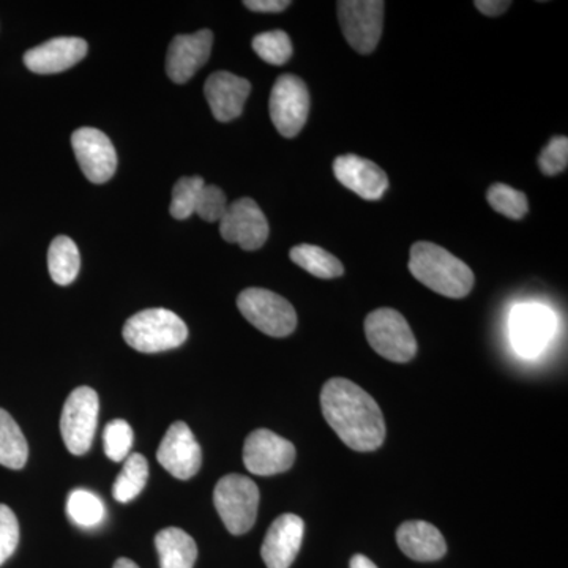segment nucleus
<instances>
[{"label": "nucleus", "instance_id": "8", "mask_svg": "<svg viewBox=\"0 0 568 568\" xmlns=\"http://www.w3.org/2000/svg\"><path fill=\"white\" fill-rule=\"evenodd\" d=\"M384 9L383 0H339L336 3L343 36L358 54L376 50L383 36Z\"/></svg>", "mask_w": 568, "mask_h": 568}, {"label": "nucleus", "instance_id": "2", "mask_svg": "<svg viewBox=\"0 0 568 568\" xmlns=\"http://www.w3.org/2000/svg\"><path fill=\"white\" fill-rule=\"evenodd\" d=\"M409 271L424 286L448 298L466 297L476 283L469 265L432 242L410 246Z\"/></svg>", "mask_w": 568, "mask_h": 568}, {"label": "nucleus", "instance_id": "14", "mask_svg": "<svg viewBox=\"0 0 568 568\" xmlns=\"http://www.w3.org/2000/svg\"><path fill=\"white\" fill-rule=\"evenodd\" d=\"M71 148L82 173L92 183L110 181L118 170V153L114 145L100 130L89 126L77 130L71 134Z\"/></svg>", "mask_w": 568, "mask_h": 568}, {"label": "nucleus", "instance_id": "3", "mask_svg": "<svg viewBox=\"0 0 568 568\" xmlns=\"http://www.w3.org/2000/svg\"><path fill=\"white\" fill-rule=\"evenodd\" d=\"M122 334L126 345L138 353L155 354L182 346L189 328L171 310L149 308L130 317Z\"/></svg>", "mask_w": 568, "mask_h": 568}, {"label": "nucleus", "instance_id": "23", "mask_svg": "<svg viewBox=\"0 0 568 568\" xmlns=\"http://www.w3.org/2000/svg\"><path fill=\"white\" fill-rule=\"evenodd\" d=\"M29 446L20 425L7 410L0 409V465L22 469L28 463Z\"/></svg>", "mask_w": 568, "mask_h": 568}, {"label": "nucleus", "instance_id": "25", "mask_svg": "<svg viewBox=\"0 0 568 568\" xmlns=\"http://www.w3.org/2000/svg\"><path fill=\"white\" fill-rule=\"evenodd\" d=\"M149 478V463L141 454L129 455L121 474L115 478L112 496L119 503H132L141 495Z\"/></svg>", "mask_w": 568, "mask_h": 568}, {"label": "nucleus", "instance_id": "34", "mask_svg": "<svg viewBox=\"0 0 568 568\" xmlns=\"http://www.w3.org/2000/svg\"><path fill=\"white\" fill-rule=\"evenodd\" d=\"M246 9L257 13H280L291 7L290 0H245Z\"/></svg>", "mask_w": 568, "mask_h": 568}, {"label": "nucleus", "instance_id": "18", "mask_svg": "<svg viewBox=\"0 0 568 568\" xmlns=\"http://www.w3.org/2000/svg\"><path fill=\"white\" fill-rule=\"evenodd\" d=\"M304 519L294 514H284L275 519L265 534L261 556L267 568H290L297 558L304 540Z\"/></svg>", "mask_w": 568, "mask_h": 568}, {"label": "nucleus", "instance_id": "36", "mask_svg": "<svg viewBox=\"0 0 568 568\" xmlns=\"http://www.w3.org/2000/svg\"><path fill=\"white\" fill-rule=\"evenodd\" d=\"M351 568H377L372 559L366 558L364 555H355L351 559Z\"/></svg>", "mask_w": 568, "mask_h": 568}, {"label": "nucleus", "instance_id": "33", "mask_svg": "<svg viewBox=\"0 0 568 568\" xmlns=\"http://www.w3.org/2000/svg\"><path fill=\"white\" fill-rule=\"evenodd\" d=\"M568 164V140L566 136H555L538 156V166L545 175L564 173Z\"/></svg>", "mask_w": 568, "mask_h": 568}, {"label": "nucleus", "instance_id": "10", "mask_svg": "<svg viewBox=\"0 0 568 568\" xmlns=\"http://www.w3.org/2000/svg\"><path fill=\"white\" fill-rule=\"evenodd\" d=\"M556 317L540 304L517 305L510 315V342L526 358L537 357L555 334Z\"/></svg>", "mask_w": 568, "mask_h": 568}, {"label": "nucleus", "instance_id": "6", "mask_svg": "<svg viewBox=\"0 0 568 568\" xmlns=\"http://www.w3.org/2000/svg\"><path fill=\"white\" fill-rule=\"evenodd\" d=\"M365 335L369 346L381 357L396 364H406L417 354V342L402 313L392 308H379L365 320Z\"/></svg>", "mask_w": 568, "mask_h": 568}, {"label": "nucleus", "instance_id": "20", "mask_svg": "<svg viewBox=\"0 0 568 568\" xmlns=\"http://www.w3.org/2000/svg\"><path fill=\"white\" fill-rule=\"evenodd\" d=\"M396 544L407 558L433 562L447 552L446 538L436 526L425 521H406L396 530Z\"/></svg>", "mask_w": 568, "mask_h": 568}, {"label": "nucleus", "instance_id": "35", "mask_svg": "<svg viewBox=\"0 0 568 568\" xmlns=\"http://www.w3.org/2000/svg\"><path fill=\"white\" fill-rule=\"evenodd\" d=\"M474 6L477 7V10L480 13L487 14V17L496 18L500 17V14L506 13L508 7L511 6V2L508 0H477Z\"/></svg>", "mask_w": 568, "mask_h": 568}, {"label": "nucleus", "instance_id": "17", "mask_svg": "<svg viewBox=\"0 0 568 568\" xmlns=\"http://www.w3.org/2000/svg\"><path fill=\"white\" fill-rule=\"evenodd\" d=\"M334 174L343 186L362 200H381L388 189V178L383 168L377 166L372 160L351 153L335 159Z\"/></svg>", "mask_w": 568, "mask_h": 568}, {"label": "nucleus", "instance_id": "26", "mask_svg": "<svg viewBox=\"0 0 568 568\" xmlns=\"http://www.w3.org/2000/svg\"><path fill=\"white\" fill-rule=\"evenodd\" d=\"M67 514L81 528H95L103 521L106 510L99 496L88 489H74L67 499Z\"/></svg>", "mask_w": 568, "mask_h": 568}, {"label": "nucleus", "instance_id": "21", "mask_svg": "<svg viewBox=\"0 0 568 568\" xmlns=\"http://www.w3.org/2000/svg\"><path fill=\"white\" fill-rule=\"evenodd\" d=\"M160 568H193L197 558L196 541L185 530L168 528L155 537Z\"/></svg>", "mask_w": 568, "mask_h": 568}, {"label": "nucleus", "instance_id": "9", "mask_svg": "<svg viewBox=\"0 0 568 568\" xmlns=\"http://www.w3.org/2000/svg\"><path fill=\"white\" fill-rule=\"evenodd\" d=\"M271 119L284 138H294L304 129L310 114V92L295 74H283L271 92Z\"/></svg>", "mask_w": 568, "mask_h": 568}, {"label": "nucleus", "instance_id": "37", "mask_svg": "<svg viewBox=\"0 0 568 568\" xmlns=\"http://www.w3.org/2000/svg\"><path fill=\"white\" fill-rule=\"evenodd\" d=\"M112 568H140L136 566V564L133 562V560L130 559H118L115 560L114 567Z\"/></svg>", "mask_w": 568, "mask_h": 568}, {"label": "nucleus", "instance_id": "27", "mask_svg": "<svg viewBox=\"0 0 568 568\" xmlns=\"http://www.w3.org/2000/svg\"><path fill=\"white\" fill-rule=\"evenodd\" d=\"M487 200L497 213L510 220L525 219L529 211L528 196L506 183H495L489 186Z\"/></svg>", "mask_w": 568, "mask_h": 568}, {"label": "nucleus", "instance_id": "12", "mask_svg": "<svg viewBox=\"0 0 568 568\" xmlns=\"http://www.w3.org/2000/svg\"><path fill=\"white\" fill-rule=\"evenodd\" d=\"M294 462V444L271 429H256L246 437L244 465L254 476L268 477L286 473Z\"/></svg>", "mask_w": 568, "mask_h": 568}, {"label": "nucleus", "instance_id": "24", "mask_svg": "<svg viewBox=\"0 0 568 568\" xmlns=\"http://www.w3.org/2000/svg\"><path fill=\"white\" fill-rule=\"evenodd\" d=\"M291 261L317 278L332 280L345 274V267L338 257L325 252L316 245L302 244L294 246L290 253Z\"/></svg>", "mask_w": 568, "mask_h": 568}, {"label": "nucleus", "instance_id": "7", "mask_svg": "<svg viewBox=\"0 0 568 568\" xmlns=\"http://www.w3.org/2000/svg\"><path fill=\"white\" fill-rule=\"evenodd\" d=\"M100 399L91 387H78L67 398L61 417L63 444L73 455L88 454L99 424Z\"/></svg>", "mask_w": 568, "mask_h": 568}, {"label": "nucleus", "instance_id": "31", "mask_svg": "<svg viewBox=\"0 0 568 568\" xmlns=\"http://www.w3.org/2000/svg\"><path fill=\"white\" fill-rule=\"evenodd\" d=\"M226 209V194L223 190L215 185H204L200 196H197L194 213H197L204 222L215 223L223 219Z\"/></svg>", "mask_w": 568, "mask_h": 568}, {"label": "nucleus", "instance_id": "29", "mask_svg": "<svg viewBox=\"0 0 568 568\" xmlns=\"http://www.w3.org/2000/svg\"><path fill=\"white\" fill-rule=\"evenodd\" d=\"M103 446L104 454L111 462H125L133 446V429L129 422L122 418L110 422L104 428Z\"/></svg>", "mask_w": 568, "mask_h": 568}, {"label": "nucleus", "instance_id": "22", "mask_svg": "<svg viewBox=\"0 0 568 568\" xmlns=\"http://www.w3.org/2000/svg\"><path fill=\"white\" fill-rule=\"evenodd\" d=\"M48 268H50L52 282L59 286H69L80 274V250L67 235H59L52 241L48 252Z\"/></svg>", "mask_w": 568, "mask_h": 568}, {"label": "nucleus", "instance_id": "1", "mask_svg": "<svg viewBox=\"0 0 568 568\" xmlns=\"http://www.w3.org/2000/svg\"><path fill=\"white\" fill-rule=\"evenodd\" d=\"M327 424L355 452H375L386 440V420L372 395L345 377L327 381L321 392Z\"/></svg>", "mask_w": 568, "mask_h": 568}, {"label": "nucleus", "instance_id": "4", "mask_svg": "<svg viewBox=\"0 0 568 568\" xmlns=\"http://www.w3.org/2000/svg\"><path fill=\"white\" fill-rule=\"evenodd\" d=\"M213 504L226 529L233 536H242L256 523L260 488L250 477L227 474L213 489Z\"/></svg>", "mask_w": 568, "mask_h": 568}, {"label": "nucleus", "instance_id": "28", "mask_svg": "<svg viewBox=\"0 0 568 568\" xmlns=\"http://www.w3.org/2000/svg\"><path fill=\"white\" fill-rule=\"evenodd\" d=\"M253 50L271 65H284L293 58V41L283 31L263 32L253 39Z\"/></svg>", "mask_w": 568, "mask_h": 568}, {"label": "nucleus", "instance_id": "19", "mask_svg": "<svg viewBox=\"0 0 568 568\" xmlns=\"http://www.w3.org/2000/svg\"><path fill=\"white\" fill-rule=\"evenodd\" d=\"M88 54V43L78 37H58L32 48L24 54V63L37 74L61 73L77 65Z\"/></svg>", "mask_w": 568, "mask_h": 568}, {"label": "nucleus", "instance_id": "32", "mask_svg": "<svg viewBox=\"0 0 568 568\" xmlns=\"http://www.w3.org/2000/svg\"><path fill=\"white\" fill-rule=\"evenodd\" d=\"M20 544V523L9 506L0 504V567L17 551Z\"/></svg>", "mask_w": 568, "mask_h": 568}, {"label": "nucleus", "instance_id": "13", "mask_svg": "<svg viewBox=\"0 0 568 568\" xmlns=\"http://www.w3.org/2000/svg\"><path fill=\"white\" fill-rule=\"evenodd\" d=\"M156 459L171 476L181 480H190L200 473L203 452L185 422L170 426L156 452Z\"/></svg>", "mask_w": 568, "mask_h": 568}, {"label": "nucleus", "instance_id": "16", "mask_svg": "<svg viewBox=\"0 0 568 568\" xmlns=\"http://www.w3.org/2000/svg\"><path fill=\"white\" fill-rule=\"evenodd\" d=\"M252 92V84L245 78L216 71L205 81L204 93L213 118L219 122H231L244 112L246 99Z\"/></svg>", "mask_w": 568, "mask_h": 568}, {"label": "nucleus", "instance_id": "15", "mask_svg": "<svg viewBox=\"0 0 568 568\" xmlns=\"http://www.w3.org/2000/svg\"><path fill=\"white\" fill-rule=\"evenodd\" d=\"M213 33L209 29L178 36L171 41L166 55V73L175 84H185L211 58Z\"/></svg>", "mask_w": 568, "mask_h": 568}, {"label": "nucleus", "instance_id": "11", "mask_svg": "<svg viewBox=\"0 0 568 568\" xmlns=\"http://www.w3.org/2000/svg\"><path fill=\"white\" fill-rule=\"evenodd\" d=\"M267 219L252 197H241L227 205L220 220V234L230 244H237L245 252H254L264 246L268 239Z\"/></svg>", "mask_w": 568, "mask_h": 568}, {"label": "nucleus", "instance_id": "5", "mask_svg": "<svg viewBox=\"0 0 568 568\" xmlns=\"http://www.w3.org/2000/svg\"><path fill=\"white\" fill-rule=\"evenodd\" d=\"M237 306L250 324L274 338L290 336L297 327V313L294 306L282 295L263 287H248L242 291L237 297Z\"/></svg>", "mask_w": 568, "mask_h": 568}, {"label": "nucleus", "instance_id": "30", "mask_svg": "<svg viewBox=\"0 0 568 568\" xmlns=\"http://www.w3.org/2000/svg\"><path fill=\"white\" fill-rule=\"evenodd\" d=\"M205 185L203 178H182L178 181L173 190V200H171L170 212L175 220H186L192 216L196 209L197 196Z\"/></svg>", "mask_w": 568, "mask_h": 568}]
</instances>
